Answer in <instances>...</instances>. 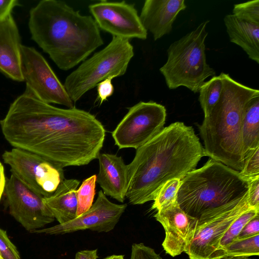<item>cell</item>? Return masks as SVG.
Returning <instances> with one entry per match:
<instances>
[{
    "instance_id": "35",
    "label": "cell",
    "mask_w": 259,
    "mask_h": 259,
    "mask_svg": "<svg viewBox=\"0 0 259 259\" xmlns=\"http://www.w3.org/2000/svg\"><path fill=\"white\" fill-rule=\"evenodd\" d=\"M97 249L84 250L76 252L75 259H97Z\"/></svg>"
},
{
    "instance_id": "21",
    "label": "cell",
    "mask_w": 259,
    "mask_h": 259,
    "mask_svg": "<svg viewBox=\"0 0 259 259\" xmlns=\"http://www.w3.org/2000/svg\"><path fill=\"white\" fill-rule=\"evenodd\" d=\"M244 158L251 151L259 147V95L248 104L241 127Z\"/></svg>"
},
{
    "instance_id": "38",
    "label": "cell",
    "mask_w": 259,
    "mask_h": 259,
    "mask_svg": "<svg viewBox=\"0 0 259 259\" xmlns=\"http://www.w3.org/2000/svg\"><path fill=\"white\" fill-rule=\"evenodd\" d=\"M103 259H124L123 255H112Z\"/></svg>"
},
{
    "instance_id": "30",
    "label": "cell",
    "mask_w": 259,
    "mask_h": 259,
    "mask_svg": "<svg viewBox=\"0 0 259 259\" xmlns=\"http://www.w3.org/2000/svg\"><path fill=\"white\" fill-rule=\"evenodd\" d=\"M130 259H162L155 250L143 243H133Z\"/></svg>"
},
{
    "instance_id": "10",
    "label": "cell",
    "mask_w": 259,
    "mask_h": 259,
    "mask_svg": "<svg viewBox=\"0 0 259 259\" xmlns=\"http://www.w3.org/2000/svg\"><path fill=\"white\" fill-rule=\"evenodd\" d=\"M2 158L12 174L44 197L51 196L65 180L63 168L34 153L14 148Z\"/></svg>"
},
{
    "instance_id": "37",
    "label": "cell",
    "mask_w": 259,
    "mask_h": 259,
    "mask_svg": "<svg viewBox=\"0 0 259 259\" xmlns=\"http://www.w3.org/2000/svg\"><path fill=\"white\" fill-rule=\"evenodd\" d=\"M220 259H250L246 256H226Z\"/></svg>"
},
{
    "instance_id": "31",
    "label": "cell",
    "mask_w": 259,
    "mask_h": 259,
    "mask_svg": "<svg viewBox=\"0 0 259 259\" xmlns=\"http://www.w3.org/2000/svg\"><path fill=\"white\" fill-rule=\"evenodd\" d=\"M248 180L247 201L251 208L259 209V176Z\"/></svg>"
},
{
    "instance_id": "19",
    "label": "cell",
    "mask_w": 259,
    "mask_h": 259,
    "mask_svg": "<svg viewBox=\"0 0 259 259\" xmlns=\"http://www.w3.org/2000/svg\"><path fill=\"white\" fill-rule=\"evenodd\" d=\"M79 181L65 179L50 197H44V202L59 224L66 223L77 217L76 191Z\"/></svg>"
},
{
    "instance_id": "26",
    "label": "cell",
    "mask_w": 259,
    "mask_h": 259,
    "mask_svg": "<svg viewBox=\"0 0 259 259\" xmlns=\"http://www.w3.org/2000/svg\"><path fill=\"white\" fill-rule=\"evenodd\" d=\"M181 182L179 179L167 181L157 193L151 209L157 211L176 202Z\"/></svg>"
},
{
    "instance_id": "3",
    "label": "cell",
    "mask_w": 259,
    "mask_h": 259,
    "mask_svg": "<svg viewBox=\"0 0 259 259\" xmlns=\"http://www.w3.org/2000/svg\"><path fill=\"white\" fill-rule=\"evenodd\" d=\"M31 38L61 70L83 62L104 41L91 16L81 15L65 2L42 0L29 12Z\"/></svg>"
},
{
    "instance_id": "33",
    "label": "cell",
    "mask_w": 259,
    "mask_h": 259,
    "mask_svg": "<svg viewBox=\"0 0 259 259\" xmlns=\"http://www.w3.org/2000/svg\"><path fill=\"white\" fill-rule=\"evenodd\" d=\"M259 234V214H257L244 227L237 238H242Z\"/></svg>"
},
{
    "instance_id": "20",
    "label": "cell",
    "mask_w": 259,
    "mask_h": 259,
    "mask_svg": "<svg viewBox=\"0 0 259 259\" xmlns=\"http://www.w3.org/2000/svg\"><path fill=\"white\" fill-rule=\"evenodd\" d=\"M231 42L240 46L248 57L259 63V25L238 19L233 14L224 19Z\"/></svg>"
},
{
    "instance_id": "16",
    "label": "cell",
    "mask_w": 259,
    "mask_h": 259,
    "mask_svg": "<svg viewBox=\"0 0 259 259\" xmlns=\"http://www.w3.org/2000/svg\"><path fill=\"white\" fill-rule=\"evenodd\" d=\"M186 8L184 0H146L139 17L156 40L171 32L177 15Z\"/></svg>"
},
{
    "instance_id": "32",
    "label": "cell",
    "mask_w": 259,
    "mask_h": 259,
    "mask_svg": "<svg viewBox=\"0 0 259 259\" xmlns=\"http://www.w3.org/2000/svg\"><path fill=\"white\" fill-rule=\"evenodd\" d=\"M112 79L111 77L105 79L97 85V98L100 104L106 101L114 93V89L112 83Z\"/></svg>"
},
{
    "instance_id": "17",
    "label": "cell",
    "mask_w": 259,
    "mask_h": 259,
    "mask_svg": "<svg viewBox=\"0 0 259 259\" xmlns=\"http://www.w3.org/2000/svg\"><path fill=\"white\" fill-rule=\"evenodd\" d=\"M21 37L13 16L0 22V71L9 78L23 81Z\"/></svg>"
},
{
    "instance_id": "4",
    "label": "cell",
    "mask_w": 259,
    "mask_h": 259,
    "mask_svg": "<svg viewBox=\"0 0 259 259\" xmlns=\"http://www.w3.org/2000/svg\"><path fill=\"white\" fill-rule=\"evenodd\" d=\"M221 97L198 126L204 156L240 171L244 164L241 127L248 104L259 91L233 79L224 72Z\"/></svg>"
},
{
    "instance_id": "14",
    "label": "cell",
    "mask_w": 259,
    "mask_h": 259,
    "mask_svg": "<svg viewBox=\"0 0 259 259\" xmlns=\"http://www.w3.org/2000/svg\"><path fill=\"white\" fill-rule=\"evenodd\" d=\"M126 207V203L111 202L100 190L96 201L85 212L66 223L36 230L32 233L61 235L85 229L108 232L114 228Z\"/></svg>"
},
{
    "instance_id": "6",
    "label": "cell",
    "mask_w": 259,
    "mask_h": 259,
    "mask_svg": "<svg viewBox=\"0 0 259 259\" xmlns=\"http://www.w3.org/2000/svg\"><path fill=\"white\" fill-rule=\"evenodd\" d=\"M206 20L168 47L166 62L160 68L168 88L176 89L185 87L194 93L214 70L207 63L205 40L208 32Z\"/></svg>"
},
{
    "instance_id": "2",
    "label": "cell",
    "mask_w": 259,
    "mask_h": 259,
    "mask_svg": "<svg viewBox=\"0 0 259 259\" xmlns=\"http://www.w3.org/2000/svg\"><path fill=\"white\" fill-rule=\"evenodd\" d=\"M203 156V147L192 126L180 121L171 123L136 149L127 165L126 198L133 205L154 200L167 181L182 180Z\"/></svg>"
},
{
    "instance_id": "34",
    "label": "cell",
    "mask_w": 259,
    "mask_h": 259,
    "mask_svg": "<svg viewBox=\"0 0 259 259\" xmlns=\"http://www.w3.org/2000/svg\"><path fill=\"white\" fill-rule=\"evenodd\" d=\"M19 5L18 0H0V22L11 15L13 9Z\"/></svg>"
},
{
    "instance_id": "23",
    "label": "cell",
    "mask_w": 259,
    "mask_h": 259,
    "mask_svg": "<svg viewBox=\"0 0 259 259\" xmlns=\"http://www.w3.org/2000/svg\"><path fill=\"white\" fill-rule=\"evenodd\" d=\"M259 255V234L232 241L223 250L222 257L246 256Z\"/></svg>"
},
{
    "instance_id": "8",
    "label": "cell",
    "mask_w": 259,
    "mask_h": 259,
    "mask_svg": "<svg viewBox=\"0 0 259 259\" xmlns=\"http://www.w3.org/2000/svg\"><path fill=\"white\" fill-rule=\"evenodd\" d=\"M247 193L240 198L208 209L199 216L193 239L185 251L189 259H218L221 238L239 215L251 208L248 203Z\"/></svg>"
},
{
    "instance_id": "18",
    "label": "cell",
    "mask_w": 259,
    "mask_h": 259,
    "mask_svg": "<svg viewBox=\"0 0 259 259\" xmlns=\"http://www.w3.org/2000/svg\"><path fill=\"white\" fill-rule=\"evenodd\" d=\"M97 159L99 170L96 182L106 196L123 203L128 188L127 165L121 156L112 154L100 153Z\"/></svg>"
},
{
    "instance_id": "24",
    "label": "cell",
    "mask_w": 259,
    "mask_h": 259,
    "mask_svg": "<svg viewBox=\"0 0 259 259\" xmlns=\"http://www.w3.org/2000/svg\"><path fill=\"white\" fill-rule=\"evenodd\" d=\"M257 214H259V209L249 208L243 212L233 222L220 240L218 248V259L223 257V249L232 241L237 238L244 227Z\"/></svg>"
},
{
    "instance_id": "9",
    "label": "cell",
    "mask_w": 259,
    "mask_h": 259,
    "mask_svg": "<svg viewBox=\"0 0 259 259\" xmlns=\"http://www.w3.org/2000/svg\"><path fill=\"white\" fill-rule=\"evenodd\" d=\"M166 117L162 105L153 101L138 103L128 109L112 132L115 145L119 149H138L164 128Z\"/></svg>"
},
{
    "instance_id": "29",
    "label": "cell",
    "mask_w": 259,
    "mask_h": 259,
    "mask_svg": "<svg viewBox=\"0 0 259 259\" xmlns=\"http://www.w3.org/2000/svg\"><path fill=\"white\" fill-rule=\"evenodd\" d=\"M0 255L3 259H20L16 246L10 240L6 232L1 228Z\"/></svg>"
},
{
    "instance_id": "22",
    "label": "cell",
    "mask_w": 259,
    "mask_h": 259,
    "mask_svg": "<svg viewBox=\"0 0 259 259\" xmlns=\"http://www.w3.org/2000/svg\"><path fill=\"white\" fill-rule=\"evenodd\" d=\"M221 76H214L201 86L199 92V101L204 117L207 116L218 102L222 91Z\"/></svg>"
},
{
    "instance_id": "28",
    "label": "cell",
    "mask_w": 259,
    "mask_h": 259,
    "mask_svg": "<svg viewBox=\"0 0 259 259\" xmlns=\"http://www.w3.org/2000/svg\"><path fill=\"white\" fill-rule=\"evenodd\" d=\"M239 173L247 179L259 176V147L245 156L243 167Z\"/></svg>"
},
{
    "instance_id": "13",
    "label": "cell",
    "mask_w": 259,
    "mask_h": 259,
    "mask_svg": "<svg viewBox=\"0 0 259 259\" xmlns=\"http://www.w3.org/2000/svg\"><path fill=\"white\" fill-rule=\"evenodd\" d=\"M89 9L100 29L112 36L127 39L147 38V31L134 4L101 1L91 4Z\"/></svg>"
},
{
    "instance_id": "1",
    "label": "cell",
    "mask_w": 259,
    "mask_h": 259,
    "mask_svg": "<svg viewBox=\"0 0 259 259\" xmlns=\"http://www.w3.org/2000/svg\"><path fill=\"white\" fill-rule=\"evenodd\" d=\"M0 126L14 148L34 153L63 168L87 165L97 159L105 137L103 125L94 115L75 107L51 105L27 86L10 105Z\"/></svg>"
},
{
    "instance_id": "5",
    "label": "cell",
    "mask_w": 259,
    "mask_h": 259,
    "mask_svg": "<svg viewBox=\"0 0 259 259\" xmlns=\"http://www.w3.org/2000/svg\"><path fill=\"white\" fill-rule=\"evenodd\" d=\"M248 190V180L239 171L209 158L181 180L177 200L186 213L198 218L208 209L243 197Z\"/></svg>"
},
{
    "instance_id": "39",
    "label": "cell",
    "mask_w": 259,
    "mask_h": 259,
    "mask_svg": "<svg viewBox=\"0 0 259 259\" xmlns=\"http://www.w3.org/2000/svg\"><path fill=\"white\" fill-rule=\"evenodd\" d=\"M0 259H3V258H2V257L1 256V255H0Z\"/></svg>"
},
{
    "instance_id": "11",
    "label": "cell",
    "mask_w": 259,
    "mask_h": 259,
    "mask_svg": "<svg viewBox=\"0 0 259 259\" xmlns=\"http://www.w3.org/2000/svg\"><path fill=\"white\" fill-rule=\"evenodd\" d=\"M22 72L26 86L41 101L74 107L65 87L43 56L34 48L22 45Z\"/></svg>"
},
{
    "instance_id": "7",
    "label": "cell",
    "mask_w": 259,
    "mask_h": 259,
    "mask_svg": "<svg viewBox=\"0 0 259 259\" xmlns=\"http://www.w3.org/2000/svg\"><path fill=\"white\" fill-rule=\"evenodd\" d=\"M134 56L129 39L112 36L107 46L83 61L66 77L63 85L72 102L76 103L104 79L124 75Z\"/></svg>"
},
{
    "instance_id": "27",
    "label": "cell",
    "mask_w": 259,
    "mask_h": 259,
    "mask_svg": "<svg viewBox=\"0 0 259 259\" xmlns=\"http://www.w3.org/2000/svg\"><path fill=\"white\" fill-rule=\"evenodd\" d=\"M232 14L239 19L259 25V1L234 5Z\"/></svg>"
},
{
    "instance_id": "25",
    "label": "cell",
    "mask_w": 259,
    "mask_h": 259,
    "mask_svg": "<svg viewBox=\"0 0 259 259\" xmlns=\"http://www.w3.org/2000/svg\"><path fill=\"white\" fill-rule=\"evenodd\" d=\"M97 175H94L84 180L76 191L77 217L88 210L93 204L96 194Z\"/></svg>"
},
{
    "instance_id": "15",
    "label": "cell",
    "mask_w": 259,
    "mask_h": 259,
    "mask_svg": "<svg viewBox=\"0 0 259 259\" xmlns=\"http://www.w3.org/2000/svg\"><path fill=\"white\" fill-rule=\"evenodd\" d=\"M154 218L165 231L162 245L165 252L174 257L185 252L194 237L198 218L186 213L177 201L157 210Z\"/></svg>"
},
{
    "instance_id": "36",
    "label": "cell",
    "mask_w": 259,
    "mask_h": 259,
    "mask_svg": "<svg viewBox=\"0 0 259 259\" xmlns=\"http://www.w3.org/2000/svg\"><path fill=\"white\" fill-rule=\"evenodd\" d=\"M6 181L4 167L3 164L0 161V200L5 191Z\"/></svg>"
},
{
    "instance_id": "12",
    "label": "cell",
    "mask_w": 259,
    "mask_h": 259,
    "mask_svg": "<svg viewBox=\"0 0 259 259\" xmlns=\"http://www.w3.org/2000/svg\"><path fill=\"white\" fill-rule=\"evenodd\" d=\"M4 192L10 214L26 230L32 233L54 221L44 197L13 174L6 181Z\"/></svg>"
}]
</instances>
